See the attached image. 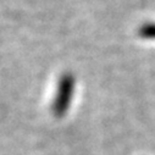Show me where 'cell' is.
Segmentation results:
<instances>
[{"mask_svg":"<svg viewBox=\"0 0 155 155\" xmlns=\"http://www.w3.org/2000/svg\"><path fill=\"white\" fill-rule=\"evenodd\" d=\"M73 89H74V78L72 77V74L70 73L62 74L59 80L56 94L53 101V112L56 117H61L68 111V107L72 101Z\"/></svg>","mask_w":155,"mask_h":155,"instance_id":"1","label":"cell"},{"mask_svg":"<svg viewBox=\"0 0 155 155\" xmlns=\"http://www.w3.org/2000/svg\"><path fill=\"white\" fill-rule=\"evenodd\" d=\"M139 35L143 38H155V25H144L139 29Z\"/></svg>","mask_w":155,"mask_h":155,"instance_id":"2","label":"cell"}]
</instances>
